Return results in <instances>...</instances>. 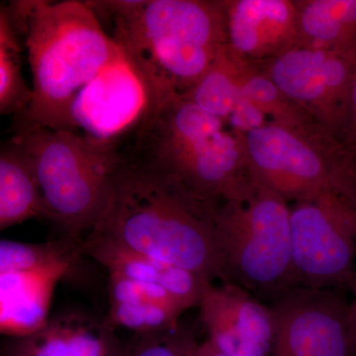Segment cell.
<instances>
[{"label":"cell","mask_w":356,"mask_h":356,"mask_svg":"<svg viewBox=\"0 0 356 356\" xmlns=\"http://www.w3.org/2000/svg\"><path fill=\"white\" fill-rule=\"evenodd\" d=\"M35 218L44 208L27 159L14 140L0 142V232Z\"/></svg>","instance_id":"ffe728a7"},{"label":"cell","mask_w":356,"mask_h":356,"mask_svg":"<svg viewBox=\"0 0 356 356\" xmlns=\"http://www.w3.org/2000/svg\"><path fill=\"white\" fill-rule=\"evenodd\" d=\"M297 46L321 51L356 48V0H294Z\"/></svg>","instance_id":"ac0fdd59"},{"label":"cell","mask_w":356,"mask_h":356,"mask_svg":"<svg viewBox=\"0 0 356 356\" xmlns=\"http://www.w3.org/2000/svg\"><path fill=\"white\" fill-rule=\"evenodd\" d=\"M257 69V63L241 57L225 44L184 97L226 123L243 84Z\"/></svg>","instance_id":"d6986e66"},{"label":"cell","mask_w":356,"mask_h":356,"mask_svg":"<svg viewBox=\"0 0 356 356\" xmlns=\"http://www.w3.org/2000/svg\"><path fill=\"white\" fill-rule=\"evenodd\" d=\"M350 291L353 292V299L350 301V323L356 339V280Z\"/></svg>","instance_id":"83f0119b"},{"label":"cell","mask_w":356,"mask_h":356,"mask_svg":"<svg viewBox=\"0 0 356 356\" xmlns=\"http://www.w3.org/2000/svg\"><path fill=\"white\" fill-rule=\"evenodd\" d=\"M198 346L191 330L178 323L163 331L134 334L124 356H196Z\"/></svg>","instance_id":"cb8c5ba5"},{"label":"cell","mask_w":356,"mask_h":356,"mask_svg":"<svg viewBox=\"0 0 356 356\" xmlns=\"http://www.w3.org/2000/svg\"><path fill=\"white\" fill-rule=\"evenodd\" d=\"M72 264L0 274V334L19 337L41 329L50 318L56 286Z\"/></svg>","instance_id":"2e32d148"},{"label":"cell","mask_w":356,"mask_h":356,"mask_svg":"<svg viewBox=\"0 0 356 356\" xmlns=\"http://www.w3.org/2000/svg\"><path fill=\"white\" fill-rule=\"evenodd\" d=\"M214 245L222 282L233 283L271 303L297 288L290 203L254 177L243 195L218 205Z\"/></svg>","instance_id":"8992f818"},{"label":"cell","mask_w":356,"mask_h":356,"mask_svg":"<svg viewBox=\"0 0 356 356\" xmlns=\"http://www.w3.org/2000/svg\"><path fill=\"white\" fill-rule=\"evenodd\" d=\"M208 341L229 356H270L273 318L270 307L233 284L207 283L198 303Z\"/></svg>","instance_id":"7c38bea8"},{"label":"cell","mask_w":356,"mask_h":356,"mask_svg":"<svg viewBox=\"0 0 356 356\" xmlns=\"http://www.w3.org/2000/svg\"><path fill=\"white\" fill-rule=\"evenodd\" d=\"M217 207L122 153L99 214L86 234L214 282L221 280L214 245Z\"/></svg>","instance_id":"6da1fadb"},{"label":"cell","mask_w":356,"mask_h":356,"mask_svg":"<svg viewBox=\"0 0 356 356\" xmlns=\"http://www.w3.org/2000/svg\"><path fill=\"white\" fill-rule=\"evenodd\" d=\"M81 240L65 236L47 243L0 240V274L36 270L76 261Z\"/></svg>","instance_id":"7402d4cb"},{"label":"cell","mask_w":356,"mask_h":356,"mask_svg":"<svg viewBox=\"0 0 356 356\" xmlns=\"http://www.w3.org/2000/svg\"><path fill=\"white\" fill-rule=\"evenodd\" d=\"M269 123L270 122L261 109L242 93L238 96L226 120L229 129L240 135H245L252 131L264 127Z\"/></svg>","instance_id":"d4e9b609"},{"label":"cell","mask_w":356,"mask_h":356,"mask_svg":"<svg viewBox=\"0 0 356 356\" xmlns=\"http://www.w3.org/2000/svg\"><path fill=\"white\" fill-rule=\"evenodd\" d=\"M297 288L350 290L356 280V208L334 196L290 203Z\"/></svg>","instance_id":"ba28073f"},{"label":"cell","mask_w":356,"mask_h":356,"mask_svg":"<svg viewBox=\"0 0 356 356\" xmlns=\"http://www.w3.org/2000/svg\"><path fill=\"white\" fill-rule=\"evenodd\" d=\"M184 96L147 103L125 156L210 205L238 197L254 175L242 135Z\"/></svg>","instance_id":"277c9868"},{"label":"cell","mask_w":356,"mask_h":356,"mask_svg":"<svg viewBox=\"0 0 356 356\" xmlns=\"http://www.w3.org/2000/svg\"><path fill=\"white\" fill-rule=\"evenodd\" d=\"M109 315L114 327L134 334H151L170 329L179 323L186 306L163 288L108 273Z\"/></svg>","instance_id":"e0dca14e"},{"label":"cell","mask_w":356,"mask_h":356,"mask_svg":"<svg viewBox=\"0 0 356 356\" xmlns=\"http://www.w3.org/2000/svg\"><path fill=\"white\" fill-rule=\"evenodd\" d=\"M107 318L79 312L49 318L38 331L8 337L0 356H124L125 343Z\"/></svg>","instance_id":"5bb4252c"},{"label":"cell","mask_w":356,"mask_h":356,"mask_svg":"<svg viewBox=\"0 0 356 356\" xmlns=\"http://www.w3.org/2000/svg\"><path fill=\"white\" fill-rule=\"evenodd\" d=\"M241 93L257 105L270 123L293 129L318 125L262 74L259 65L243 84Z\"/></svg>","instance_id":"603a6c76"},{"label":"cell","mask_w":356,"mask_h":356,"mask_svg":"<svg viewBox=\"0 0 356 356\" xmlns=\"http://www.w3.org/2000/svg\"><path fill=\"white\" fill-rule=\"evenodd\" d=\"M24 49L10 3H0V116L20 114L31 97L22 70Z\"/></svg>","instance_id":"44dd1931"},{"label":"cell","mask_w":356,"mask_h":356,"mask_svg":"<svg viewBox=\"0 0 356 356\" xmlns=\"http://www.w3.org/2000/svg\"><path fill=\"white\" fill-rule=\"evenodd\" d=\"M147 99L142 77L121 50L79 91L72 108L74 126L89 137L120 144L139 126Z\"/></svg>","instance_id":"8fae6325"},{"label":"cell","mask_w":356,"mask_h":356,"mask_svg":"<svg viewBox=\"0 0 356 356\" xmlns=\"http://www.w3.org/2000/svg\"><path fill=\"white\" fill-rule=\"evenodd\" d=\"M139 72L147 103L184 96L227 44L225 0L88 1Z\"/></svg>","instance_id":"7a4b0ae2"},{"label":"cell","mask_w":356,"mask_h":356,"mask_svg":"<svg viewBox=\"0 0 356 356\" xmlns=\"http://www.w3.org/2000/svg\"><path fill=\"white\" fill-rule=\"evenodd\" d=\"M269 307L274 327L270 356H355L344 291L295 288Z\"/></svg>","instance_id":"30bf717a"},{"label":"cell","mask_w":356,"mask_h":356,"mask_svg":"<svg viewBox=\"0 0 356 356\" xmlns=\"http://www.w3.org/2000/svg\"><path fill=\"white\" fill-rule=\"evenodd\" d=\"M227 44L259 63L297 46L294 0H225Z\"/></svg>","instance_id":"4fadbf2b"},{"label":"cell","mask_w":356,"mask_h":356,"mask_svg":"<svg viewBox=\"0 0 356 356\" xmlns=\"http://www.w3.org/2000/svg\"><path fill=\"white\" fill-rule=\"evenodd\" d=\"M196 356H229L222 351L218 350L208 339L199 343Z\"/></svg>","instance_id":"4316f807"},{"label":"cell","mask_w":356,"mask_h":356,"mask_svg":"<svg viewBox=\"0 0 356 356\" xmlns=\"http://www.w3.org/2000/svg\"><path fill=\"white\" fill-rule=\"evenodd\" d=\"M11 140L22 149L36 181L44 219L81 240L96 221L122 161L118 143L79 131L15 120Z\"/></svg>","instance_id":"5b68a950"},{"label":"cell","mask_w":356,"mask_h":356,"mask_svg":"<svg viewBox=\"0 0 356 356\" xmlns=\"http://www.w3.org/2000/svg\"><path fill=\"white\" fill-rule=\"evenodd\" d=\"M356 48H293L257 63L262 74L321 127L348 142Z\"/></svg>","instance_id":"9c48e42d"},{"label":"cell","mask_w":356,"mask_h":356,"mask_svg":"<svg viewBox=\"0 0 356 356\" xmlns=\"http://www.w3.org/2000/svg\"><path fill=\"white\" fill-rule=\"evenodd\" d=\"M32 72L31 97L15 120L77 131L79 91L121 51L88 1L10 2Z\"/></svg>","instance_id":"3957f363"},{"label":"cell","mask_w":356,"mask_h":356,"mask_svg":"<svg viewBox=\"0 0 356 356\" xmlns=\"http://www.w3.org/2000/svg\"><path fill=\"white\" fill-rule=\"evenodd\" d=\"M250 172L288 202L334 196L356 208V147L318 125L242 135Z\"/></svg>","instance_id":"52a82bcc"},{"label":"cell","mask_w":356,"mask_h":356,"mask_svg":"<svg viewBox=\"0 0 356 356\" xmlns=\"http://www.w3.org/2000/svg\"><path fill=\"white\" fill-rule=\"evenodd\" d=\"M81 252L102 264L108 273L163 288L188 309L198 306L203 288L210 282L181 267L93 234H86L81 240Z\"/></svg>","instance_id":"9a60e30c"},{"label":"cell","mask_w":356,"mask_h":356,"mask_svg":"<svg viewBox=\"0 0 356 356\" xmlns=\"http://www.w3.org/2000/svg\"><path fill=\"white\" fill-rule=\"evenodd\" d=\"M348 143L356 147V64L355 79H353V102H351V115L350 128L348 133Z\"/></svg>","instance_id":"484cf974"}]
</instances>
